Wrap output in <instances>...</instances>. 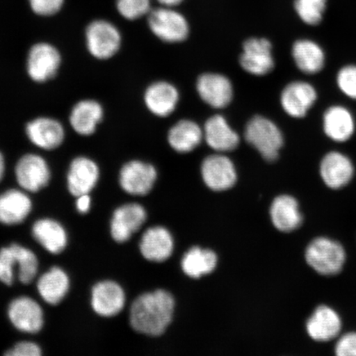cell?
Wrapping results in <instances>:
<instances>
[{
	"mask_svg": "<svg viewBox=\"0 0 356 356\" xmlns=\"http://www.w3.org/2000/svg\"><path fill=\"white\" fill-rule=\"evenodd\" d=\"M197 89L200 99L213 108H225L233 99L232 83L220 74L200 75L197 79Z\"/></svg>",
	"mask_w": 356,
	"mask_h": 356,
	"instance_id": "cell-15",
	"label": "cell"
},
{
	"mask_svg": "<svg viewBox=\"0 0 356 356\" xmlns=\"http://www.w3.org/2000/svg\"><path fill=\"white\" fill-rule=\"evenodd\" d=\"M26 134L33 145L44 150L59 148L65 137L63 124L50 118L33 120L26 124Z\"/></svg>",
	"mask_w": 356,
	"mask_h": 356,
	"instance_id": "cell-18",
	"label": "cell"
},
{
	"mask_svg": "<svg viewBox=\"0 0 356 356\" xmlns=\"http://www.w3.org/2000/svg\"><path fill=\"white\" fill-rule=\"evenodd\" d=\"M342 322L337 312L327 305H320L306 323V330L315 341L327 342L335 339L341 331Z\"/></svg>",
	"mask_w": 356,
	"mask_h": 356,
	"instance_id": "cell-19",
	"label": "cell"
},
{
	"mask_svg": "<svg viewBox=\"0 0 356 356\" xmlns=\"http://www.w3.org/2000/svg\"><path fill=\"white\" fill-rule=\"evenodd\" d=\"M6 356H40L42 349L32 341H21L6 351Z\"/></svg>",
	"mask_w": 356,
	"mask_h": 356,
	"instance_id": "cell-39",
	"label": "cell"
},
{
	"mask_svg": "<svg viewBox=\"0 0 356 356\" xmlns=\"http://www.w3.org/2000/svg\"><path fill=\"white\" fill-rule=\"evenodd\" d=\"M270 217L275 228L284 233L293 232L299 229L302 222L299 203L289 195H280L273 200Z\"/></svg>",
	"mask_w": 356,
	"mask_h": 356,
	"instance_id": "cell-25",
	"label": "cell"
},
{
	"mask_svg": "<svg viewBox=\"0 0 356 356\" xmlns=\"http://www.w3.org/2000/svg\"><path fill=\"white\" fill-rule=\"evenodd\" d=\"M157 1L164 7L175 8L179 6L184 0H157Z\"/></svg>",
	"mask_w": 356,
	"mask_h": 356,
	"instance_id": "cell-41",
	"label": "cell"
},
{
	"mask_svg": "<svg viewBox=\"0 0 356 356\" xmlns=\"http://www.w3.org/2000/svg\"><path fill=\"white\" fill-rule=\"evenodd\" d=\"M15 176L17 184L22 189L30 193H38L49 184L51 170L42 156L28 154L17 161Z\"/></svg>",
	"mask_w": 356,
	"mask_h": 356,
	"instance_id": "cell-7",
	"label": "cell"
},
{
	"mask_svg": "<svg viewBox=\"0 0 356 356\" xmlns=\"http://www.w3.org/2000/svg\"><path fill=\"white\" fill-rule=\"evenodd\" d=\"M204 139L217 153L230 152L238 148L240 138L221 115H213L204 124Z\"/></svg>",
	"mask_w": 356,
	"mask_h": 356,
	"instance_id": "cell-21",
	"label": "cell"
},
{
	"mask_svg": "<svg viewBox=\"0 0 356 356\" xmlns=\"http://www.w3.org/2000/svg\"><path fill=\"white\" fill-rule=\"evenodd\" d=\"M89 53L96 59L108 60L114 56L122 44V35L117 26L106 20L91 22L86 29Z\"/></svg>",
	"mask_w": 356,
	"mask_h": 356,
	"instance_id": "cell-5",
	"label": "cell"
},
{
	"mask_svg": "<svg viewBox=\"0 0 356 356\" xmlns=\"http://www.w3.org/2000/svg\"><path fill=\"white\" fill-rule=\"evenodd\" d=\"M293 61L302 73L316 74L321 72L326 64V55L319 44L309 39L298 40L291 50Z\"/></svg>",
	"mask_w": 356,
	"mask_h": 356,
	"instance_id": "cell-24",
	"label": "cell"
},
{
	"mask_svg": "<svg viewBox=\"0 0 356 356\" xmlns=\"http://www.w3.org/2000/svg\"><path fill=\"white\" fill-rule=\"evenodd\" d=\"M175 308V299L163 289L143 293L133 302L130 323L137 332L159 337L171 323Z\"/></svg>",
	"mask_w": 356,
	"mask_h": 356,
	"instance_id": "cell-1",
	"label": "cell"
},
{
	"mask_svg": "<svg viewBox=\"0 0 356 356\" xmlns=\"http://www.w3.org/2000/svg\"><path fill=\"white\" fill-rule=\"evenodd\" d=\"M218 258L210 249L194 247L186 253L181 260V269L191 278L198 279L216 269Z\"/></svg>",
	"mask_w": 356,
	"mask_h": 356,
	"instance_id": "cell-31",
	"label": "cell"
},
{
	"mask_svg": "<svg viewBox=\"0 0 356 356\" xmlns=\"http://www.w3.org/2000/svg\"><path fill=\"white\" fill-rule=\"evenodd\" d=\"M157 176V170L152 164L133 160L122 168L119 182L126 193L145 195L153 189Z\"/></svg>",
	"mask_w": 356,
	"mask_h": 356,
	"instance_id": "cell-10",
	"label": "cell"
},
{
	"mask_svg": "<svg viewBox=\"0 0 356 356\" xmlns=\"http://www.w3.org/2000/svg\"><path fill=\"white\" fill-rule=\"evenodd\" d=\"M318 100V92L314 86L305 81L287 84L280 95V104L286 113L293 118L306 117Z\"/></svg>",
	"mask_w": 356,
	"mask_h": 356,
	"instance_id": "cell-11",
	"label": "cell"
},
{
	"mask_svg": "<svg viewBox=\"0 0 356 356\" xmlns=\"http://www.w3.org/2000/svg\"><path fill=\"white\" fill-rule=\"evenodd\" d=\"M239 63L246 72L256 76L270 73L275 67L273 44L265 38L248 39L243 44Z\"/></svg>",
	"mask_w": 356,
	"mask_h": 356,
	"instance_id": "cell-8",
	"label": "cell"
},
{
	"mask_svg": "<svg viewBox=\"0 0 356 356\" xmlns=\"http://www.w3.org/2000/svg\"><path fill=\"white\" fill-rule=\"evenodd\" d=\"M13 253L11 246L0 249V282L10 286L15 282L13 266Z\"/></svg>",
	"mask_w": 356,
	"mask_h": 356,
	"instance_id": "cell-36",
	"label": "cell"
},
{
	"mask_svg": "<svg viewBox=\"0 0 356 356\" xmlns=\"http://www.w3.org/2000/svg\"><path fill=\"white\" fill-rule=\"evenodd\" d=\"M323 127L328 139L337 143H345L353 138L355 121L351 111L341 105H333L325 111Z\"/></svg>",
	"mask_w": 356,
	"mask_h": 356,
	"instance_id": "cell-20",
	"label": "cell"
},
{
	"mask_svg": "<svg viewBox=\"0 0 356 356\" xmlns=\"http://www.w3.org/2000/svg\"><path fill=\"white\" fill-rule=\"evenodd\" d=\"M148 24L151 32L167 43L184 42L190 33L188 20L171 7L161 6L151 10Z\"/></svg>",
	"mask_w": 356,
	"mask_h": 356,
	"instance_id": "cell-4",
	"label": "cell"
},
{
	"mask_svg": "<svg viewBox=\"0 0 356 356\" xmlns=\"http://www.w3.org/2000/svg\"><path fill=\"white\" fill-rule=\"evenodd\" d=\"M179 102V92L172 83L156 82L146 89L145 102L151 113L166 118L173 113Z\"/></svg>",
	"mask_w": 356,
	"mask_h": 356,
	"instance_id": "cell-23",
	"label": "cell"
},
{
	"mask_svg": "<svg viewBox=\"0 0 356 356\" xmlns=\"http://www.w3.org/2000/svg\"><path fill=\"white\" fill-rule=\"evenodd\" d=\"M91 199L88 194L79 195L76 200V207L79 213H86L90 210Z\"/></svg>",
	"mask_w": 356,
	"mask_h": 356,
	"instance_id": "cell-40",
	"label": "cell"
},
{
	"mask_svg": "<svg viewBox=\"0 0 356 356\" xmlns=\"http://www.w3.org/2000/svg\"><path fill=\"white\" fill-rule=\"evenodd\" d=\"M245 139L268 162H274L284 145L282 131L268 118L256 115L245 128Z\"/></svg>",
	"mask_w": 356,
	"mask_h": 356,
	"instance_id": "cell-3",
	"label": "cell"
},
{
	"mask_svg": "<svg viewBox=\"0 0 356 356\" xmlns=\"http://www.w3.org/2000/svg\"><path fill=\"white\" fill-rule=\"evenodd\" d=\"M6 172V160H4L3 155L0 152V181H2Z\"/></svg>",
	"mask_w": 356,
	"mask_h": 356,
	"instance_id": "cell-42",
	"label": "cell"
},
{
	"mask_svg": "<svg viewBox=\"0 0 356 356\" xmlns=\"http://www.w3.org/2000/svg\"><path fill=\"white\" fill-rule=\"evenodd\" d=\"M126 295L123 289L113 280H104L92 288L91 304L93 310L102 317L111 318L122 311Z\"/></svg>",
	"mask_w": 356,
	"mask_h": 356,
	"instance_id": "cell-16",
	"label": "cell"
},
{
	"mask_svg": "<svg viewBox=\"0 0 356 356\" xmlns=\"http://www.w3.org/2000/svg\"><path fill=\"white\" fill-rule=\"evenodd\" d=\"M172 236L162 226L147 229L142 236L140 249L145 259L154 262H163L171 257L173 252Z\"/></svg>",
	"mask_w": 356,
	"mask_h": 356,
	"instance_id": "cell-22",
	"label": "cell"
},
{
	"mask_svg": "<svg viewBox=\"0 0 356 356\" xmlns=\"http://www.w3.org/2000/svg\"><path fill=\"white\" fill-rule=\"evenodd\" d=\"M203 130L191 120H181L173 124L168 134L169 145L177 153H190L202 143Z\"/></svg>",
	"mask_w": 356,
	"mask_h": 356,
	"instance_id": "cell-28",
	"label": "cell"
},
{
	"mask_svg": "<svg viewBox=\"0 0 356 356\" xmlns=\"http://www.w3.org/2000/svg\"><path fill=\"white\" fill-rule=\"evenodd\" d=\"M100 177L99 168L93 160L80 156L70 163L67 184L74 197L90 193Z\"/></svg>",
	"mask_w": 356,
	"mask_h": 356,
	"instance_id": "cell-17",
	"label": "cell"
},
{
	"mask_svg": "<svg viewBox=\"0 0 356 356\" xmlns=\"http://www.w3.org/2000/svg\"><path fill=\"white\" fill-rule=\"evenodd\" d=\"M33 238L52 254H60L68 243L66 231L59 222L51 219H42L34 222Z\"/></svg>",
	"mask_w": 356,
	"mask_h": 356,
	"instance_id": "cell-29",
	"label": "cell"
},
{
	"mask_svg": "<svg viewBox=\"0 0 356 356\" xmlns=\"http://www.w3.org/2000/svg\"><path fill=\"white\" fill-rule=\"evenodd\" d=\"M8 318L17 330L35 334L42 330L44 314L42 307L29 296L13 300L8 309Z\"/></svg>",
	"mask_w": 356,
	"mask_h": 356,
	"instance_id": "cell-14",
	"label": "cell"
},
{
	"mask_svg": "<svg viewBox=\"0 0 356 356\" xmlns=\"http://www.w3.org/2000/svg\"><path fill=\"white\" fill-rule=\"evenodd\" d=\"M319 172L327 188L339 190L353 179L355 167L348 156L339 151H330L322 159Z\"/></svg>",
	"mask_w": 356,
	"mask_h": 356,
	"instance_id": "cell-12",
	"label": "cell"
},
{
	"mask_svg": "<svg viewBox=\"0 0 356 356\" xmlns=\"http://www.w3.org/2000/svg\"><path fill=\"white\" fill-rule=\"evenodd\" d=\"M305 259L316 273L325 277H332L343 269L346 253L343 246L336 240L318 237L307 247Z\"/></svg>",
	"mask_w": 356,
	"mask_h": 356,
	"instance_id": "cell-2",
	"label": "cell"
},
{
	"mask_svg": "<svg viewBox=\"0 0 356 356\" xmlns=\"http://www.w3.org/2000/svg\"><path fill=\"white\" fill-rule=\"evenodd\" d=\"M146 219V211L140 204H123L114 211L111 218V237L118 243L127 242L143 226Z\"/></svg>",
	"mask_w": 356,
	"mask_h": 356,
	"instance_id": "cell-13",
	"label": "cell"
},
{
	"mask_svg": "<svg viewBox=\"0 0 356 356\" xmlns=\"http://www.w3.org/2000/svg\"><path fill=\"white\" fill-rule=\"evenodd\" d=\"M60 64L59 51L51 44L41 42L30 49L26 69L33 81L44 83L56 76Z\"/></svg>",
	"mask_w": 356,
	"mask_h": 356,
	"instance_id": "cell-6",
	"label": "cell"
},
{
	"mask_svg": "<svg viewBox=\"0 0 356 356\" xmlns=\"http://www.w3.org/2000/svg\"><path fill=\"white\" fill-rule=\"evenodd\" d=\"M104 114V108L99 102L91 99L82 100L71 111L70 122L79 135L91 136L96 131Z\"/></svg>",
	"mask_w": 356,
	"mask_h": 356,
	"instance_id": "cell-27",
	"label": "cell"
},
{
	"mask_svg": "<svg viewBox=\"0 0 356 356\" xmlns=\"http://www.w3.org/2000/svg\"><path fill=\"white\" fill-rule=\"evenodd\" d=\"M327 0H295V10L297 15L309 26L321 24L327 8Z\"/></svg>",
	"mask_w": 356,
	"mask_h": 356,
	"instance_id": "cell-32",
	"label": "cell"
},
{
	"mask_svg": "<svg viewBox=\"0 0 356 356\" xmlns=\"http://www.w3.org/2000/svg\"><path fill=\"white\" fill-rule=\"evenodd\" d=\"M335 353L338 356H356V332H347L338 339Z\"/></svg>",
	"mask_w": 356,
	"mask_h": 356,
	"instance_id": "cell-38",
	"label": "cell"
},
{
	"mask_svg": "<svg viewBox=\"0 0 356 356\" xmlns=\"http://www.w3.org/2000/svg\"><path fill=\"white\" fill-rule=\"evenodd\" d=\"M32 211V202L20 190L11 189L0 195V222L17 225L24 222Z\"/></svg>",
	"mask_w": 356,
	"mask_h": 356,
	"instance_id": "cell-26",
	"label": "cell"
},
{
	"mask_svg": "<svg viewBox=\"0 0 356 356\" xmlns=\"http://www.w3.org/2000/svg\"><path fill=\"white\" fill-rule=\"evenodd\" d=\"M200 171L204 184L213 191L229 190L237 181V171L232 160L222 153L204 159Z\"/></svg>",
	"mask_w": 356,
	"mask_h": 356,
	"instance_id": "cell-9",
	"label": "cell"
},
{
	"mask_svg": "<svg viewBox=\"0 0 356 356\" xmlns=\"http://www.w3.org/2000/svg\"><path fill=\"white\" fill-rule=\"evenodd\" d=\"M37 287L44 302L51 305H59L69 291L70 279L64 270L54 266L41 275Z\"/></svg>",
	"mask_w": 356,
	"mask_h": 356,
	"instance_id": "cell-30",
	"label": "cell"
},
{
	"mask_svg": "<svg viewBox=\"0 0 356 356\" xmlns=\"http://www.w3.org/2000/svg\"><path fill=\"white\" fill-rule=\"evenodd\" d=\"M19 255L21 261L19 279L24 284H29L37 277L39 261L35 253L30 249L19 244Z\"/></svg>",
	"mask_w": 356,
	"mask_h": 356,
	"instance_id": "cell-33",
	"label": "cell"
},
{
	"mask_svg": "<svg viewBox=\"0 0 356 356\" xmlns=\"http://www.w3.org/2000/svg\"><path fill=\"white\" fill-rule=\"evenodd\" d=\"M35 15L44 17L56 15L63 6L65 0H29Z\"/></svg>",
	"mask_w": 356,
	"mask_h": 356,
	"instance_id": "cell-37",
	"label": "cell"
},
{
	"mask_svg": "<svg viewBox=\"0 0 356 356\" xmlns=\"http://www.w3.org/2000/svg\"><path fill=\"white\" fill-rule=\"evenodd\" d=\"M337 84L344 95L356 101V65L341 67L337 74Z\"/></svg>",
	"mask_w": 356,
	"mask_h": 356,
	"instance_id": "cell-35",
	"label": "cell"
},
{
	"mask_svg": "<svg viewBox=\"0 0 356 356\" xmlns=\"http://www.w3.org/2000/svg\"><path fill=\"white\" fill-rule=\"evenodd\" d=\"M115 6L120 15L130 21L148 16L151 11V0H117Z\"/></svg>",
	"mask_w": 356,
	"mask_h": 356,
	"instance_id": "cell-34",
	"label": "cell"
}]
</instances>
